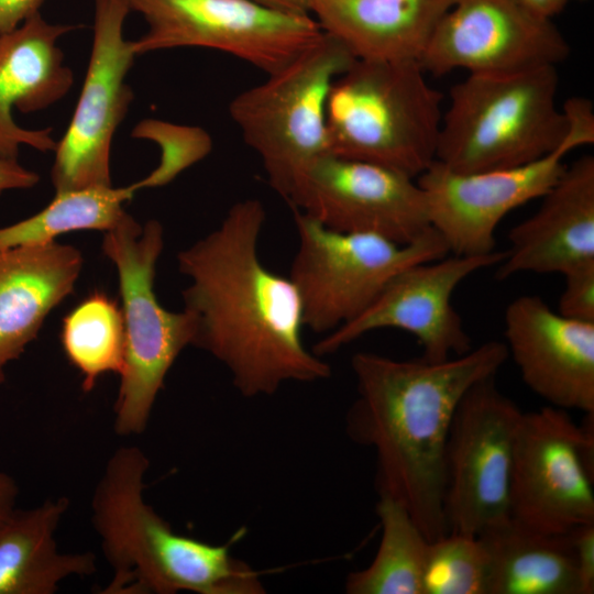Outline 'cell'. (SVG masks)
<instances>
[{
	"mask_svg": "<svg viewBox=\"0 0 594 594\" xmlns=\"http://www.w3.org/2000/svg\"><path fill=\"white\" fill-rule=\"evenodd\" d=\"M265 220L258 199L237 201L218 228L177 255L190 279L183 299L196 324L193 345L223 364L244 397L331 375L330 365L304 344L295 285L260 260Z\"/></svg>",
	"mask_w": 594,
	"mask_h": 594,
	"instance_id": "cell-1",
	"label": "cell"
},
{
	"mask_svg": "<svg viewBox=\"0 0 594 594\" xmlns=\"http://www.w3.org/2000/svg\"><path fill=\"white\" fill-rule=\"evenodd\" d=\"M507 359L497 340L437 362L373 352L351 359L358 396L346 414V435L374 450L378 496L403 505L429 541L448 534L446 447L457 407Z\"/></svg>",
	"mask_w": 594,
	"mask_h": 594,
	"instance_id": "cell-2",
	"label": "cell"
},
{
	"mask_svg": "<svg viewBox=\"0 0 594 594\" xmlns=\"http://www.w3.org/2000/svg\"><path fill=\"white\" fill-rule=\"evenodd\" d=\"M148 460L134 446L108 460L92 501V524L113 576L102 593L261 594L260 572L229 544L179 535L143 497Z\"/></svg>",
	"mask_w": 594,
	"mask_h": 594,
	"instance_id": "cell-3",
	"label": "cell"
},
{
	"mask_svg": "<svg viewBox=\"0 0 594 594\" xmlns=\"http://www.w3.org/2000/svg\"><path fill=\"white\" fill-rule=\"evenodd\" d=\"M425 74L418 61L356 59L328 95L329 153L422 174L436 161L443 114Z\"/></svg>",
	"mask_w": 594,
	"mask_h": 594,
	"instance_id": "cell-4",
	"label": "cell"
},
{
	"mask_svg": "<svg viewBox=\"0 0 594 594\" xmlns=\"http://www.w3.org/2000/svg\"><path fill=\"white\" fill-rule=\"evenodd\" d=\"M559 77L547 65L515 73H472L450 90L436 161L459 173L507 168L558 148L569 120L557 105Z\"/></svg>",
	"mask_w": 594,
	"mask_h": 594,
	"instance_id": "cell-5",
	"label": "cell"
},
{
	"mask_svg": "<svg viewBox=\"0 0 594 594\" xmlns=\"http://www.w3.org/2000/svg\"><path fill=\"white\" fill-rule=\"evenodd\" d=\"M356 59L341 41L323 32L317 43L229 105L230 117L260 157L267 183L286 201L306 169L329 153L328 95L336 78Z\"/></svg>",
	"mask_w": 594,
	"mask_h": 594,
	"instance_id": "cell-6",
	"label": "cell"
},
{
	"mask_svg": "<svg viewBox=\"0 0 594 594\" xmlns=\"http://www.w3.org/2000/svg\"><path fill=\"white\" fill-rule=\"evenodd\" d=\"M163 245L158 221L141 227L129 213L102 240V251L118 272L125 336L114 405V429L121 436L144 431L169 369L195 339L193 316L185 309H165L155 295L156 262Z\"/></svg>",
	"mask_w": 594,
	"mask_h": 594,
	"instance_id": "cell-7",
	"label": "cell"
},
{
	"mask_svg": "<svg viewBox=\"0 0 594 594\" xmlns=\"http://www.w3.org/2000/svg\"><path fill=\"white\" fill-rule=\"evenodd\" d=\"M298 246L289 278L301 302L304 327L327 334L361 315L406 267L450 254L431 227L410 243L329 229L293 209Z\"/></svg>",
	"mask_w": 594,
	"mask_h": 594,
	"instance_id": "cell-8",
	"label": "cell"
},
{
	"mask_svg": "<svg viewBox=\"0 0 594 594\" xmlns=\"http://www.w3.org/2000/svg\"><path fill=\"white\" fill-rule=\"evenodd\" d=\"M569 132L563 143L534 162L483 172L459 173L435 161L416 180L426 198L430 227L444 240L450 254L493 253L495 231L517 207L541 198L565 168L566 154L594 143L592 102L574 97L563 106Z\"/></svg>",
	"mask_w": 594,
	"mask_h": 594,
	"instance_id": "cell-9",
	"label": "cell"
},
{
	"mask_svg": "<svg viewBox=\"0 0 594 594\" xmlns=\"http://www.w3.org/2000/svg\"><path fill=\"white\" fill-rule=\"evenodd\" d=\"M147 31L132 41L136 56L178 47L216 50L267 75L317 43L323 31L310 13L254 0H127Z\"/></svg>",
	"mask_w": 594,
	"mask_h": 594,
	"instance_id": "cell-10",
	"label": "cell"
},
{
	"mask_svg": "<svg viewBox=\"0 0 594 594\" xmlns=\"http://www.w3.org/2000/svg\"><path fill=\"white\" fill-rule=\"evenodd\" d=\"M509 517L551 534L594 522V414L578 425L568 410L522 414L514 452Z\"/></svg>",
	"mask_w": 594,
	"mask_h": 594,
	"instance_id": "cell-11",
	"label": "cell"
},
{
	"mask_svg": "<svg viewBox=\"0 0 594 594\" xmlns=\"http://www.w3.org/2000/svg\"><path fill=\"white\" fill-rule=\"evenodd\" d=\"M522 414L498 389L495 376L476 383L459 403L446 447L448 532L477 536L509 518L515 443Z\"/></svg>",
	"mask_w": 594,
	"mask_h": 594,
	"instance_id": "cell-12",
	"label": "cell"
},
{
	"mask_svg": "<svg viewBox=\"0 0 594 594\" xmlns=\"http://www.w3.org/2000/svg\"><path fill=\"white\" fill-rule=\"evenodd\" d=\"M94 35L85 80L70 122L56 142L51 172L56 191L112 186L113 135L129 111L125 81L136 54L123 35L127 0H94Z\"/></svg>",
	"mask_w": 594,
	"mask_h": 594,
	"instance_id": "cell-13",
	"label": "cell"
},
{
	"mask_svg": "<svg viewBox=\"0 0 594 594\" xmlns=\"http://www.w3.org/2000/svg\"><path fill=\"white\" fill-rule=\"evenodd\" d=\"M504 256L499 251L477 256L448 254L410 265L396 274L361 315L324 334L312 352L322 358L369 332L395 328L418 340L425 360L437 362L464 354L472 343L452 295L470 275L497 265Z\"/></svg>",
	"mask_w": 594,
	"mask_h": 594,
	"instance_id": "cell-14",
	"label": "cell"
},
{
	"mask_svg": "<svg viewBox=\"0 0 594 594\" xmlns=\"http://www.w3.org/2000/svg\"><path fill=\"white\" fill-rule=\"evenodd\" d=\"M287 202L329 229L376 234L400 244L431 228L416 178L330 153L306 169Z\"/></svg>",
	"mask_w": 594,
	"mask_h": 594,
	"instance_id": "cell-15",
	"label": "cell"
},
{
	"mask_svg": "<svg viewBox=\"0 0 594 594\" xmlns=\"http://www.w3.org/2000/svg\"><path fill=\"white\" fill-rule=\"evenodd\" d=\"M569 54L551 19L516 0H455L418 62L437 76L454 69L495 74L557 66Z\"/></svg>",
	"mask_w": 594,
	"mask_h": 594,
	"instance_id": "cell-16",
	"label": "cell"
},
{
	"mask_svg": "<svg viewBox=\"0 0 594 594\" xmlns=\"http://www.w3.org/2000/svg\"><path fill=\"white\" fill-rule=\"evenodd\" d=\"M505 339L508 358L536 395L552 407L594 414V322L524 295L506 308Z\"/></svg>",
	"mask_w": 594,
	"mask_h": 594,
	"instance_id": "cell-17",
	"label": "cell"
},
{
	"mask_svg": "<svg viewBox=\"0 0 594 594\" xmlns=\"http://www.w3.org/2000/svg\"><path fill=\"white\" fill-rule=\"evenodd\" d=\"M538 210L508 234L501 280L519 273L565 275L594 263V156L566 165Z\"/></svg>",
	"mask_w": 594,
	"mask_h": 594,
	"instance_id": "cell-18",
	"label": "cell"
},
{
	"mask_svg": "<svg viewBox=\"0 0 594 594\" xmlns=\"http://www.w3.org/2000/svg\"><path fill=\"white\" fill-rule=\"evenodd\" d=\"M76 25L47 22L40 12L0 35V157L16 160L22 144L54 151L52 128L29 130L18 125L15 108L29 113L44 110L69 91L74 76L64 63L58 40Z\"/></svg>",
	"mask_w": 594,
	"mask_h": 594,
	"instance_id": "cell-19",
	"label": "cell"
},
{
	"mask_svg": "<svg viewBox=\"0 0 594 594\" xmlns=\"http://www.w3.org/2000/svg\"><path fill=\"white\" fill-rule=\"evenodd\" d=\"M82 262L76 248L55 241L0 251V384L6 366L73 293Z\"/></svg>",
	"mask_w": 594,
	"mask_h": 594,
	"instance_id": "cell-20",
	"label": "cell"
},
{
	"mask_svg": "<svg viewBox=\"0 0 594 594\" xmlns=\"http://www.w3.org/2000/svg\"><path fill=\"white\" fill-rule=\"evenodd\" d=\"M455 0H308L322 31L358 59L419 61Z\"/></svg>",
	"mask_w": 594,
	"mask_h": 594,
	"instance_id": "cell-21",
	"label": "cell"
},
{
	"mask_svg": "<svg viewBox=\"0 0 594 594\" xmlns=\"http://www.w3.org/2000/svg\"><path fill=\"white\" fill-rule=\"evenodd\" d=\"M66 497L14 509L0 529V594H53L72 576L96 571L91 552L59 551L55 532L67 512Z\"/></svg>",
	"mask_w": 594,
	"mask_h": 594,
	"instance_id": "cell-22",
	"label": "cell"
},
{
	"mask_svg": "<svg viewBox=\"0 0 594 594\" xmlns=\"http://www.w3.org/2000/svg\"><path fill=\"white\" fill-rule=\"evenodd\" d=\"M477 536L491 559L490 594H581L570 532H544L509 517Z\"/></svg>",
	"mask_w": 594,
	"mask_h": 594,
	"instance_id": "cell-23",
	"label": "cell"
},
{
	"mask_svg": "<svg viewBox=\"0 0 594 594\" xmlns=\"http://www.w3.org/2000/svg\"><path fill=\"white\" fill-rule=\"evenodd\" d=\"M376 514L381 541L372 562L350 572L349 594H424V573L429 540L407 509L396 501L378 496Z\"/></svg>",
	"mask_w": 594,
	"mask_h": 594,
	"instance_id": "cell-24",
	"label": "cell"
},
{
	"mask_svg": "<svg viewBox=\"0 0 594 594\" xmlns=\"http://www.w3.org/2000/svg\"><path fill=\"white\" fill-rule=\"evenodd\" d=\"M135 190L130 186L88 187L56 191L52 201L37 213L0 228V251L45 244L70 231L113 229L128 213L123 204Z\"/></svg>",
	"mask_w": 594,
	"mask_h": 594,
	"instance_id": "cell-25",
	"label": "cell"
},
{
	"mask_svg": "<svg viewBox=\"0 0 594 594\" xmlns=\"http://www.w3.org/2000/svg\"><path fill=\"white\" fill-rule=\"evenodd\" d=\"M61 342L67 360L82 377V389L91 391L100 376L120 374L123 369L121 308L103 292H92L63 318Z\"/></svg>",
	"mask_w": 594,
	"mask_h": 594,
	"instance_id": "cell-26",
	"label": "cell"
},
{
	"mask_svg": "<svg viewBox=\"0 0 594 594\" xmlns=\"http://www.w3.org/2000/svg\"><path fill=\"white\" fill-rule=\"evenodd\" d=\"M491 559L479 536L448 532L430 541L424 594H490Z\"/></svg>",
	"mask_w": 594,
	"mask_h": 594,
	"instance_id": "cell-27",
	"label": "cell"
},
{
	"mask_svg": "<svg viewBox=\"0 0 594 594\" xmlns=\"http://www.w3.org/2000/svg\"><path fill=\"white\" fill-rule=\"evenodd\" d=\"M132 138L152 141L161 150L158 165L146 177L131 185L135 191L169 184L204 160L212 148L211 136L202 128L158 119L140 121L132 131Z\"/></svg>",
	"mask_w": 594,
	"mask_h": 594,
	"instance_id": "cell-28",
	"label": "cell"
},
{
	"mask_svg": "<svg viewBox=\"0 0 594 594\" xmlns=\"http://www.w3.org/2000/svg\"><path fill=\"white\" fill-rule=\"evenodd\" d=\"M558 312L580 321L594 322V263L565 275Z\"/></svg>",
	"mask_w": 594,
	"mask_h": 594,
	"instance_id": "cell-29",
	"label": "cell"
},
{
	"mask_svg": "<svg viewBox=\"0 0 594 594\" xmlns=\"http://www.w3.org/2000/svg\"><path fill=\"white\" fill-rule=\"evenodd\" d=\"M581 594L594 593V522L570 531Z\"/></svg>",
	"mask_w": 594,
	"mask_h": 594,
	"instance_id": "cell-30",
	"label": "cell"
},
{
	"mask_svg": "<svg viewBox=\"0 0 594 594\" xmlns=\"http://www.w3.org/2000/svg\"><path fill=\"white\" fill-rule=\"evenodd\" d=\"M45 0H0V35L16 29L40 12Z\"/></svg>",
	"mask_w": 594,
	"mask_h": 594,
	"instance_id": "cell-31",
	"label": "cell"
},
{
	"mask_svg": "<svg viewBox=\"0 0 594 594\" xmlns=\"http://www.w3.org/2000/svg\"><path fill=\"white\" fill-rule=\"evenodd\" d=\"M40 180L36 173L21 166L16 160L0 157V194L9 189H25Z\"/></svg>",
	"mask_w": 594,
	"mask_h": 594,
	"instance_id": "cell-32",
	"label": "cell"
},
{
	"mask_svg": "<svg viewBox=\"0 0 594 594\" xmlns=\"http://www.w3.org/2000/svg\"><path fill=\"white\" fill-rule=\"evenodd\" d=\"M18 486L14 480L0 470V529L15 509Z\"/></svg>",
	"mask_w": 594,
	"mask_h": 594,
	"instance_id": "cell-33",
	"label": "cell"
},
{
	"mask_svg": "<svg viewBox=\"0 0 594 594\" xmlns=\"http://www.w3.org/2000/svg\"><path fill=\"white\" fill-rule=\"evenodd\" d=\"M530 11L551 19L560 13L565 7L568 0H516Z\"/></svg>",
	"mask_w": 594,
	"mask_h": 594,
	"instance_id": "cell-34",
	"label": "cell"
},
{
	"mask_svg": "<svg viewBox=\"0 0 594 594\" xmlns=\"http://www.w3.org/2000/svg\"><path fill=\"white\" fill-rule=\"evenodd\" d=\"M262 4L297 13L308 12V0H254Z\"/></svg>",
	"mask_w": 594,
	"mask_h": 594,
	"instance_id": "cell-35",
	"label": "cell"
}]
</instances>
